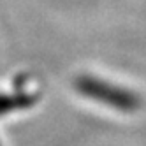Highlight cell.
Instances as JSON below:
<instances>
[{
	"instance_id": "obj_1",
	"label": "cell",
	"mask_w": 146,
	"mask_h": 146,
	"mask_svg": "<svg viewBox=\"0 0 146 146\" xmlns=\"http://www.w3.org/2000/svg\"><path fill=\"white\" fill-rule=\"evenodd\" d=\"M76 88L83 93L85 97H90L93 100H99L102 104H108L111 108H116L120 111H135L139 108L141 100L137 95L129 90H123L120 86L109 85L100 79L90 78V76H83L76 81Z\"/></svg>"
}]
</instances>
